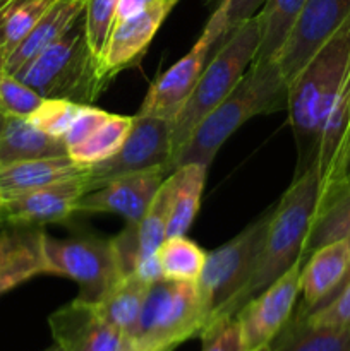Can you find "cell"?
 Wrapping results in <instances>:
<instances>
[{
	"label": "cell",
	"mask_w": 350,
	"mask_h": 351,
	"mask_svg": "<svg viewBox=\"0 0 350 351\" xmlns=\"http://www.w3.org/2000/svg\"><path fill=\"white\" fill-rule=\"evenodd\" d=\"M81 173V168L67 154L17 161V163L0 167V195L3 201V199L21 195L24 192L69 180Z\"/></svg>",
	"instance_id": "obj_22"
},
{
	"label": "cell",
	"mask_w": 350,
	"mask_h": 351,
	"mask_svg": "<svg viewBox=\"0 0 350 351\" xmlns=\"http://www.w3.org/2000/svg\"><path fill=\"white\" fill-rule=\"evenodd\" d=\"M350 69V14L288 84V120L299 147L297 175L312 167L329 105Z\"/></svg>",
	"instance_id": "obj_3"
},
{
	"label": "cell",
	"mask_w": 350,
	"mask_h": 351,
	"mask_svg": "<svg viewBox=\"0 0 350 351\" xmlns=\"http://www.w3.org/2000/svg\"><path fill=\"white\" fill-rule=\"evenodd\" d=\"M67 146L62 139L48 136L36 129L24 117H7L0 132V167L38 158L65 156Z\"/></svg>",
	"instance_id": "obj_23"
},
{
	"label": "cell",
	"mask_w": 350,
	"mask_h": 351,
	"mask_svg": "<svg viewBox=\"0 0 350 351\" xmlns=\"http://www.w3.org/2000/svg\"><path fill=\"white\" fill-rule=\"evenodd\" d=\"M132 125L134 117L110 113L82 143L75 144L67 151V156L81 170L102 163L103 160L113 156L122 147Z\"/></svg>",
	"instance_id": "obj_27"
},
{
	"label": "cell",
	"mask_w": 350,
	"mask_h": 351,
	"mask_svg": "<svg viewBox=\"0 0 350 351\" xmlns=\"http://www.w3.org/2000/svg\"><path fill=\"white\" fill-rule=\"evenodd\" d=\"M0 204H2V195H0Z\"/></svg>",
	"instance_id": "obj_49"
},
{
	"label": "cell",
	"mask_w": 350,
	"mask_h": 351,
	"mask_svg": "<svg viewBox=\"0 0 350 351\" xmlns=\"http://www.w3.org/2000/svg\"><path fill=\"white\" fill-rule=\"evenodd\" d=\"M206 256L208 252H205L192 240L185 239V235L168 237L156 250L163 280L172 281L196 283L202 273Z\"/></svg>",
	"instance_id": "obj_30"
},
{
	"label": "cell",
	"mask_w": 350,
	"mask_h": 351,
	"mask_svg": "<svg viewBox=\"0 0 350 351\" xmlns=\"http://www.w3.org/2000/svg\"><path fill=\"white\" fill-rule=\"evenodd\" d=\"M199 338L202 339V351H246L235 317L215 322Z\"/></svg>",
	"instance_id": "obj_37"
},
{
	"label": "cell",
	"mask_w": 350,
	"mask_h": 351,
	"mask_svg": "<svg viewBox=\"0 0 350 351\" xmlns=\"http://www.w3.org/2000/svg\"><path fill=\"white\" fill-rule=\"evenodd\" d=\"M318 201V171L314 167H311L301 175H295L292 185L273 208L253 276L242 288V291L233 298L232 304L226 307L220 321L235 317L237 312L250 298L266 290L278 278L283 276L295 263L304 261L305 242H307Z\"/></svg>",
	"instance_id": "obj_1"
},
{
	"label": "cell",
	"mask_w": 350,
	"mask_h": 351,
	"mask_svg": "<svg viewBox=\"0 0 350 351\" xmlns=\"http://www.w3.org/2000/svg\"><path fill=\"white\" fill-rule=\"evenodd\" d=\"M350 263V237L319 247L309 254L301 269L302 304L294 317H304L321 307L335 291Z\"/></svg>",
	"instance_id": "obj_18"
},
{
	"label": "cell",
	"mask_w": 350,
	"mask_h": 351,
	"mask_svg": "<svg viewBox=\"0 0 350 351\" xmlns=\"http://www.w3.org/2000/svg\"><path fill=\"white\" fill-rule=\"evenodd\" d=\"M218 41L215 29L206 24L194 47L150 86L136 115L174 122L194 91Z\"/></svg>",
	"instance_id": "obj_11"
},
{
	"label": "cell",
	"mask_w": 350,
	"mask_h": 351,
	"mask_svg": "<svg viewBox=\"0 0 350 351\" xmlns=\"http://www.w3.org/2000/svg\"><path fill=\"white\" fill-rule=\"evenodd\" d=\"M259 40L261 21L256 14L239 27L230 31V34H226L225 40L218 45L216 51H213L194 91L189 96L177 119L172 122V147H174L172 171H174V160L185 146L196 127L230 95L244 72L253 64Z\"/></svg>",
	"instance_id": "obj_4"
},
{
	"label": "cell",
	"mask_w": 350,
	"mask_h": 351,
	"mask_svg": "<svg viewBox=\"0 0 350 351\" xmlns=\"http://www.w3.org/2000/svg\"><path fill=\"white\" fill-rule=\"evenodd\" d=\"M350 147V69L325 117L314 146L312 167L318 171L319 194L343 177Z\"/></svg>",
	"instance_id": "obj_17"
},
{
	"label": "cell",
	"mask_w": 350,
	"mask_h": 351,
	"mask_svg": "<svg viewBox=\"0 0 350 351\" xmlns=\"http://www.w3.org/2000/svg\"><path fill=\"white\" fill-rule=\"evenodd\" d=\"M84 5L86 0H55L54 5L38 21L30 34L7 57V74L14 75L16 72H19L27 62L33 60L45 48L54 45L67 31H71L78 24L79 17L84 14Z\"/></svg>",
	"instance_id": "obj_20"
},
{
	"label": "cell",
	"mask_w": 350,
	"mask_h": 351,
	"mask_svg": "<svg viewBox=\"0 0 350 351\" xmlns=\"http://www.w3.org/2000/svg\"><path fill=\"white\" fill-rule=\"evenodd\" d=\"M40 245L47 274L75 281L78 298L84 302H98L124 276L112 239L93 235L57 239L41 232Z\"/></svg>",
	"instance_id": "obj_8"
},
{
	"label": "cell",
	"mask_w": 350,
	"mask_h": 351,
	"mask_svg": "<svg viewBox=\"0 0 350 351\" xmlns=\"http://www.w3.org/2000/svg\"><path fill=\"white\" fill-rule=\"evenodd\" d=\"M55 0H23L9 14L2 26V40L5 53L9 57L17 45L30 34L38 21L45 16Z\"/></svg>",
	"instance_id": "obj_32"
},
{
	"label": "cell",
	"mask_w": 350,
	"mask_h": 351,
	"mask_svg": "<svg viewBox=\"0 0 350 351\" xmlns=\"http://www.w3.org/2000/svg\"><path fill=\"white\" fill-rule=\"evenodd\" d=\"M347 283H350V263H349V266H347V271H345V274H343V278H342V281H340V285H338V287L335 288V291H333V293L329 295L328 298H326V302H329V300H331V298L335 297V295L338 293V291L342 290V288L345 287ZM326 302H325V304H326ZM325 304H323V305H325ZM318 308H319V307H318ZM314 311H316V308H314Z\"/></svg>",
	"instance_id": "obj_42"
},
{
	"label": "cell",
	"mask_w": 350,
	"mask_h": 351,
	"mask_svg": "<svg viewBox=\"0 0 350 351\" xmlns=\"http://www.w3.org/2000/svg\"><path fill=\"white\" fill-rule=\"evenodd\" d=\"M270 348L271 351H350V326L314 328L288 321Z\"/></svg>",
	"instance_id": "obj_29"
},
{
	"label": "cell",
	"mask_w": 350,
	"mask_h": 351,
	"mask_svg": "<svg viewBox=\"0 0 350 351\" xmlns=\"http://www.w3.org/2000/svg\"><path fill=\"white\" fill-rule=\"evenodd\" d=\"M5 122H7V115L0 110V132H2L3 127H5Z\"/></svg>",
	"instance_id": "obj_45"
},
{
	"label": "cell",
	"mask_w": 350,
	"mask_h": 351,
	"mask_svg": "<svg viewBox=\"0 0 350 351\" xmlns=\"http://www.w3.org/2000/svg\"><path fill=\"white\" fill-rule=\"evenodd\" d=\"M350 173V147H349V153H347V160H345V167H343V177Z\"/></svg>",
	"instance_id": "obj_44"
},
{
	"label": "cell",
	"mask_w": 350,
	"mask_h": 351,
	"mask_svg": "<svg viewBox=\"0 0 350 351\" xmlns=\"http://www.w3.org/2000/svg\"><path fill=\"white\" fill-rule=\"evenodd\" d=\"M14 75L43 98L69 99L79 105H91L108 86L102 65L86 43L84 29L78 24Z\"/></svg>",
	"instance_id": "obj_5"
},
{
	"label": "cell",
	"mask_w": 350,
	"mask_h": 351,
	"mask_svg": "<svg viewBox=\"0 0 350 351\" xmlns=\"http://www.w3.org/2000/svg\"><path fill=\"white\" fill-rule=\"evenodd\" d=\"M134 274H137L141 280L148 281L150 285H153L154 281L163 280V273H161V266H160V261H158L156 254L141 259L139 263H137Z\"/></svg>",
	"instance_id": "obj_39"
},
{
	"label": "cell",
	"mask_w": 350,
	"mask_h": 351,
	"mask_svg": "<svg viewBox=\"0 0 350 351\" xmlns=\"http://www.w3.org/2000/svg\"><path fill=\"white\" fill-rule=\"evenodd\" d=\"M150 287L148 281L141 280L134 273L122 276L98 302H95L96 311L110 326L127 336L139 319Z\"/></svg>",
	"instance_id": "obj_25"
},
{
	"label": "cell",
	"mask_w": 350,
	"mask_h": 351,
	"mask_svg": "<svg viewBox=\"0 0 350 351\" xmlns=\"http://www.w3.org/2000/svg\"><path fill=\"white\" fill-rule=\"evenodd\" d=\"M117 351H137L136 348H134V346H132V343H130L129 341V339H127L126 338V341H124V345L122 346H120V348L119 350H117Z\"/></svg>",
	"instance_id": "obj_43"
},
{
	"label": "cell",
	"mask_w": 350,
	"mask_h": 351,
	"mask_svg": "<svg viewBox=\"0 0 350 351\" xmlns=\"http://www.w3.org/2000/svg\"><path fill=\"white\" fill-rule=\"evenodd\" d=\"M256 351H271V348H270V346H264V348H261V350H256Z\"/></svg>",
	"instance_id": "obj_47"
},
{
	"label": "cell",
	"mask_w": 350,
	"mask_h": 351,
	"mask_svg": "<svg viewBox=\"0 0 350 351\" xmlns=\"http://www.w3.org/2000/svg\"><path fill=\"white\" fill-rule=\"evenodd\" d=\"M119 2L120 0H86L82 29H84L86 43L100 65L110 34L115 26Z\"/></svg>",
	"instance_id": "obj_31"
},
{
	"label": "cell",
	"mask_w": 350,
	"mask_h": 351,
	"mask_svg": "<svg viewBox=\"0 0 350 351\" xmlns=\"http://www.w3.org/2000/svg\"><path fill=\"white\" fill-rule=\"evenodd\" d=\"M151 2H154V0H120L119 9H117V21H122L126 17L132 16V14H136L137 10H141Z\"/></svg>",
	"instance_id": "obj_40"
},
{
	"label": "cell",
	"mask_w": 350,
	"mask_h": 351,
	"mask_svg": "<svg viewBox=\"0 0 350 351\" xmlns=\"http://www.w3.org/2000/svg\"><path fill=\"white\" fill-rule=\"evenodd\" d=\"M350 237V173L329 185L319 194L318 208L312 218L304 261L326 243Z\"/></svg>",
	"instance_id": "obj_21"
},
{
	"label": "cell",
	"mask_w": 350,
	"mask_h": 351,
	"mask_svg": "<svg viewBox=\"0 0 350 351\" xmlns=\"http://www.w3.org/2000/svg\"><path fill=\"white\" fill-rule=\"evenodd\" d=\"M304 261L295 263L273 285L250 298L235 319L240 326L244 350L256 351L270 346L294 315L301 293V269Z\"/></svg>",
	"instance_id": "obj_10"
},
{
	"label": "cell",
	"mask_w": 350,
	"mask_h": 351,
	"mask_svg": "<svg viewBox=\"0 0 350 351\" xmlns=\"http://www.w3.org/2000/svg\"><path fill=\"white\" fill-rule=\"evenodd\" d=\"M206 171L208 168L199 163L180 165L172 171V202L168 215L167 239L180 237L187 233L198 216L201 206L202 191H205Z\"/></svg>",
	"instance_id": "obj_24"
},
{
	"label": "cell",
	"mask_w": 350,
	"mask_h": 351,
	"mask_svg": "<svg viewBox=\"0 0 350 351\" xmlns=\"http://www.w3.org/2000/svg\"><path fill=\"white\" fill-rule=\"evenodd\" d=\"M271 213L273 208L268 209L259 219L250 223L230 242L223 243L222 247L208 252L206 256L201 276L196 281L206 312L205 329L222 319L226 307L232 304L233 298L242 291L253 276Z\"/></svg>",
	"instance_id": "obj_7"
},
{
	"label": "cell",
	"mask_w": 350,
	"mask_h": 351,
	"mask_svg": "<svg viewBox=\"0 0 350 351\" xmlns=\"http://www.w3.org/2000/svg\"><path fill=\"white\" fill-rule=\"evenodd\" d=\"M43 96L12 74H0V110L7 117H27L43 103Z\"/></svg>",
	"instance_id": "obj_34"
},
{
	"label": "cell",
	"mask_w": 350,
	"mask_h": 351,
	"mask_svg": "<svg viewBox=\"0 0 350 351\" xmlns=\"http://www.w3.org/2000/svg\"><path fill=\"white\" fill-rule=\"evenodd\" d=\"M108 115L110 113L105 112V110H100L91 105H82L81 108H79L75 119L72 120L67 134H65L64 139H62L65 143V146H67V151L71 149V147H74L75 144L82 143V141H84Z\"/></svg>",
	"instance_id": "obj_38"
},
{
	"label": "cell",
	"mask_w": 350,
	"mask_h": 351,
	"mask_svg": "<svg viewBox=\"0 0 350 351\" xmlns=\"http://www.w3.org/2000/svg\"><path fill=\"white\" fill-rule=\"evenodd\" d=\"M5 17L7 14H0V74L5 72V60H7V53H5V48H3V40H2V26Z\"/></svg>",
	"instance_id": "obj_41"
},
{
	"label": "cell",
	"mask_w": 350,
	"mask_h": 351,
	"mask_svg": "<svg viewBox=\"0 0 350 351\" xmlns=\"http://www.w3.org/2000/svg\"><path fill=\"white\" fill-rule=\"evenodd\" d=\"M81 106L79 103L69 101V99L45 98L36 112L27 117V120L48 136L55 139H64Z\"/></svg>",
	"instance_id": "obj_33"
},
{
	"label": "cell",
	"mask_w": 350,
	"mask_h": 351,
	"mask_svg": "<svg viewBox=\"0 0 350 351\" xmlns=\"http://www.w3.org/2000/svg\"><path fill=\"white\" fill-rule=\"evenodd\" d=\"M290 321L302 322L314 328H349L350 326V283H347L335 297L304 317H292Z\"/></svg>",
	"instance_id": "obj_36"
},
{
	"label": "cell",
	"mask_w": 350,
	"mask_h": 351,
	"mask_svg": "<svg viewBox=\"0 0 350 351\" xmlns=\"http://www.w3.org/2000/svg\"><path fill=\"white\" fill-rule=\"evenodd\" d=\"M178 2L180 0H154L132 16L117 21L102 58V74L106 81L139 64L154 34Z\"/></svg>",
	"instance_id": "obj_13"
},
{
	"label": "cell",
	"mask_w": 350,
	"mask_h": 351,
	"mask_svg": "<svg viewBox=\"0 0 350 351\" xmlns=\"http://www.w3.org/2000/svg\"><path fill=\"white\" fill-rule=\"evenodd\" d=\"M206 312L198 285L191 281H154L139 319L126 336L137 351H174L189 338L201 335Z\"/></svg>",
	"instance_id": "obj_6"
},
{
	"label": "cell",
	"mask_w": 350,
	"mask_h": 351,
	"mask_svg": "<svg viewBox=\"0 0 350 351\" xmlns=\"http://www.w3.org/2000/svg\"><path fill=\"white\" fill-rule=\"evenodd\" d=\"M84 194H88V187L81 173L48 187L3 199L0 218L7 225L17 226L64 223L78 215L79 201Z\"/></svg>",
	"instance_id": "obj_15"
},
{
	"label": "cell",
	"mask_w": 350,
	"mask_h": 351,
	"mask_svg": "<svg viewBox=\"0 0 350 351\" xmlns=\"http://www.w3.org/2000/svg\"><path fill=\"white\" fill-rule=\"evenodd\" d=\"M172 189H174V180L172 175H168L161 184L160 191L154 195L150 209L144 213L143 218L137 223H126L129 228L130 237H132L134 247H136L137 259H144L153 254H156L158 247L167 239V225L168 215H170V202H172ZM137 261V263H139Z\"/></svg>",
	"instance_id": "obj_28"
},
{
	"label": "cell",
	"mask_w": 350,
	"mask_h": 351,
	"mask_svg": "<svg viewBox=\"0 0 350 351\" xmlns=\"http://www.w3.org/2000/svg\"><path fill=\"white\" fill-rule=\"evenodd\" d=\"M45 351H60V350H58L57 345H54V346H51V348H48V350H45Z\"/></svg>",
	"instance_id": "obj_46"
},
{
	"label": "cell",
	"mask_w": 350,
	"mask_h": 351,
	"mask_svg": "<svg viewBox=\"0 0 350 351\" xmlns=\"http://www.w3.org/2000/svg\"><path fill=\"white\" fill-rule=\"evenodd\" d=\"M307 0H266L257 12L261 40L254 60H277Z\"/></svg>",
	"instance_id": "obj_26"
},
{
	"label": "cell",
	"mask_w": 350,
	"mask_h": 351,
	"mask_svg": "<svg viewBox=\"0 0 350 351\" xmlns=\"http://www.w3.org/2000/svg\"><path fill=\"white\" fill-rule=\"evenodd\" d=\"M264 2L266 0H220L208 21L209 26L220 34V43L225 40L226 34H230V31L256 16L263 9Z\"/></svg>",
	"instance_id": "obj_35"
},
{
	"label": "cell",
	"mask_w": 350,
	"mask_h": 351,
	"mask_svg": "<svg viewBox=\"0 0 350 351\" xmlns=\"http://www.w3.org/2000/svg\"><path fill=\"white\" fill-rule=\"evenodd\" d=\"M350 14V0H307L281 48L277 64L287 84L299 74L305 62L342 26Z\"/></svg>",
	"instance_id": "obj_12"
},
{
	"label": "cell",
	"mask_w": 350,
	"mask_h": 351,
	"mask_svg": "<svg viewBox=\"0 0 350 351\" xmlns=\"http://www.w3.org/2000/svg\"><path fill=\"white\" fill-rule=\"evenodd\" d=\"M288 84L277 60L249 65L230 95L205 117L174 160V170L180 165L199 163L209 168L213 158L232 134L257 115L287 108Z\"/></svg>",
	"instance_id": "obj_2"
},
{
	"label": "cell",
	"mask_w": 350,
	"mask_h": 351,
	"mask_svg": "<svg viewBox=\"0 0 350 351\" xmlns=\"http://www.w3.org/2000/svg\"><path fill=\"white\" fill-rule=\"evenodd\" d=\"M168 175L170 173L167 168H154L113 178L82 195L78 206V215L108 213L122 216L126 223H137L150 209L154 195Z\"/></svg>",
	"instance_id": "obj_14"
},
{
	"label": "cell",
	"mask_w": 350,
	"mask_h": 351,
	"mask_svg": "<svg viewBox=\"0 0 350 351\" xmlns=\"http://www.w3.org/2000/svg\"><path fill=\"white\" fill-rule=\"evenodd\" d=\"M172 123L154 117L134 115L129 137L113 156L82 170L88 192L113 178L141 171L167 168L172 173Z\"/></svg>",
	"instance_id": "obj_9"
},
{
	"label": "cell",
	"mask_w": 350,
	"mask_h": 351,
	"mask_svg": "<svg viewBox=\"0 0 350 351\" xmlns=\"http://www.w3.org/2000/svg\"><path fill=\"white\" fill-rule=\"evenodd\" d=\"M41 232L16 226L0 232V297L19 285L47 274L41 257Z\"/></svg>",
	"instance_id": "obj_19"
},
{
	"label": "cell",
	"mask_w": 350,
	"mask_h": 351,
	"mask_svg": "<svg viewBox=\"0 0 350 351\" xmlns=\"http://www.w3.org/2000/svg\"><path fill=\"white\" fill-rule=\"evenodd\" d=\"M51 336L60 351H117L126 335L110 326L95 304L75 298L48 317Z\"/></svg>",
	"instance_id": "obj_16"
},
{
	"label": "cell",
	"mask_w": 350,
	"mask_h": 351,
	"mask_svg": "<svg viewBox=\"0 0 350 351\" xmlns=\"http://www.w3.org/2000/svg\"><path fill=\"white\" fill-rule=\"evenodd\" d=\"M2 226H3V221H2V218H0V232H2Z\"/></svg>",
	"instance_id": "obj_48"
}]
</instances>
